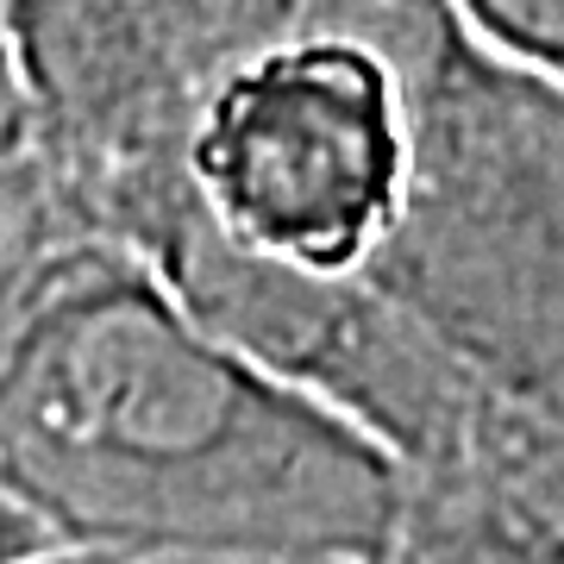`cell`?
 I'll return each mask as SVG.
<instances>
[{
  "mask_svg": "<svg viewBox=\"0 0 564 564\" xmlns=\"http://www.w3.org/2000/svg\"><path fill=\"white\" fill-rule=\"evenodd\" d=\"M0 496L63 552L402 564L421 484L226 351L132 251L63 232L0 302Z\"/></svg>",
  "mask_w": 564,
  "mask_h": 564,
  "instance_id": "6da1fadb",
  "label": "cell"
},
{
  "mask_svg": "<svg viewBox=\"0 0 564 564\" xmlns=\"http://www.w3.org/2000/svg\"><path fill=\"white\" fill-rule=\"evenodd\" d=\"M395 132L358 270L484 389L502 440L564 426V95L470 39L395 95Z\"/></svg>",
  "mask_w": 564,
  "mask_h": 564,
  "instance_id": "7a4b0ae2",
  "label": "cell"
},
{
  "mask_svg": "<svg viewBox=\"0 0 564 564\" xmlns=\"http://www.w3.org/2000/svg\"><path fill=\"white\" fill-rule=\"evenodd\" d=\"M0 39L57 207L139 251L195 195L220 101L282 51V0H7Z\"/></svg>",
  "mask_w": 564,
  "mask_h": 564,
  "instance_id": "3957f363",
  "label": "cell"
},
{
  "mask_svg": "<svg viewBox=\"0 0 564 564\" xmlns=\"http://www.w3.org/2000/svg\"><path fill=\"white\" fill-rule=\"evenodd\" d=\"M132 258L226 351L383 445L421 484V502L477 496L502 414L358 263L326 270L258 251L207 214L202 188L163 214Z\"/></svg>",
  "mask_w": 564,
  "mask_h": 564,
  "instance_id": "277c9868",
  "label": "cell"
},
{
  "mask_svg": "<svg viewBox=\"0 0 564 564\" xmlns=\"http://www.w3.org/2000/svg\"><path fill=\"white\" fill-rule=\"evenodd\" d=\"M395 101L364 63L276 51L232 88L195 151L207 214L258 251L345 270L395 195Z\"/></svg>",
  "mask_w": 564,
  "mask_h": 564,
  "instance_id": "5b68a950",
  "label": "cell"
},
{
  "mask_svg": "<svg viewBox=\"0 0 564 564\" xmlns=\"http://www.w3.org/2000/svg\"><path fill=\"white\" fill-rule=\"evenodd\" d=\"M464 44L470 25L452 0H282V51H333L364 63L389 88V101Z\"/></svg>",
  "mask_w": 564,
  "mask_h": 564,
  "instance_id": "8992f818",
  "label": "cell"
},
{
  "mask_svg": "<svg viewBox=\"0 0 564 564\" xmlns=\"http://www.w3.org/2000/svg\"><path fill=\"white\" fill-rule=\"evenodd\" d=\"M63 232H82V226L51 195L20 76H13V57H7V39H0V302L20 289V276Z\"/></svg>",
  "mask_w": 564,
  "mask_h": 564,
  "instance_id": "52a82bcc",
  "label": "cell"
},
{
  "mask_svg": "<svg viewBox=\"0 0 564 564\" xmlns=\"http://www.w3.org/2000/svg\"><path fill=\"white\" fill-rule=\"evenodd\" d=\"M477 496H489L496 514L545 533H564V426L545 433H514L502 440V452L489 458Z\"/></svg>",
  "mask_w": 564,
  "mask_h": 564,
  "instance_id": "ba28073f",
  "label": "cell"
},
{
  "mask_svg": "<svg viewBox=\"0 0 564 564\" xmlns=\"http://www.w3.org/2000/svg\"><path fill=\"white\" fill-rule=\"evenodd\" d=\"M489 57L552 82L564 95V0H452Z\"/></svg>",
  "mask_w": 564,
  "mask_h": 564,
  "instance_id": "9c48e42d",
  "label": "cell"
},
{
  "mask_svg": "<svg viewBox=\"0 0 564 564\" xmlns=\"http://www.w3.org/2000/svg\"><path fill=\"white\" fill-rule=\"evenodd\" d=\"M470 552H458V564H564V533H545V527L508 521L489 508V527L470 533Z\"/></svg>",
  "mask_w": 564,
  "mask_h": 564,
  "instance_id": "30bf717a",
  "label": "cell"
},
{
  "mask_svg": "<svg viewBox=\"0 0 564 564\" xmlns=\"http://www.w3.org/2000/svg\"><path fill=\"white\" fill-rule=\"evenodd\" d=\"M44 552H57V545L44 540V527L0 496V564H32V558H44Z\"/></svg>",
  "mask_w": 564,
  "mask_h": 564,
  "instance_id": "8fae6325",
  "label": "cell"
},
{
  "mask_svg": "<svg viewBox=\"0 0 564 564\" xmlns=\"http://www.w3.org/2000/svg\"><path fill=\"white\" fill-rule=\"evenodd\" d=\"M0 13H7V0H0Z\"/></svg>",
  "mask_w": 564,
  "mask_h": 564,
  "instance_id": "7c38bea8",
  "label": "cell"
}]
</instances>
